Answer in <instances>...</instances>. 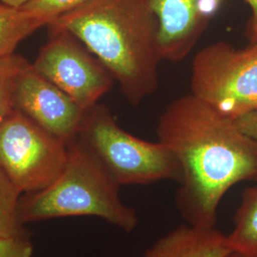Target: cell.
Segmentation results:
<instances>
[{
  "label": "cell",
  "instance_id": "1",
  "mask_svg": "<svg viewBox=\"0 0 257 257\" xmlns=\"http://www.w3.org/2000/svg\"><path fill=\"white\" fill-rule=\"evenodd\" d=\"M157 138L182 168L175 205L187 224L216 227L227 192L241 182H257L256 140L192 92L166 107Z\"/></svg>",
  "mask_w": 257,
  "mask_h": 257
},
{
  "label": "cell",
  "instance_id": "2",
  "mask_svg": "<svg viewBox=\"0 0 257 257\" xmlns=\"http://www.w3.org/2000/svg\"><path fill=\"white\" fill-rule=\"evenodd\" d=\"M50 31L78 38L138 106L158 87V22L144 0H87L55 19Z\"/></svg>",
  "mask_w": 257,
  "mask_h": 257
},
{
  "label": "cell",
  "instance_id": "3",
  "mask_svg": "<svg viewBox=\"0 0 257 257\" xmlns=\"http://www.w3.org/2000/svg\"><path fill=\"white\" fill-rule=\"evenodd\" d=\"M68 148L67 163L55 181L42 191L21 195L19 214L22 224L93 216L128 233L136 230L138 211L122 201L119 184L78 137Z\"/></svg>",
  "mask_w": 257,
  "mask_h": 257
},
{
  "label": "cell",
  "instance_id": "4",
  "mask_svg": "<svg viewBox=\"0 0 257 257\" xmlns=\"http://www.w3.org/2000/svg\"><path fill=\"white\" fill-rule=\"evenodd\" d=\"M78 138L120 186L181 181L182 168L170 148L126 132L99 103L86 111Z\"/></svg>",
  "mask_w": 257,
  "mask_h": 257
},
{
  "label": "cell",
  "instance_id": "5",
  "mask_svg": "<svg viewBox=\"0 0 257 257\" xmlns=\"http://www.w3.org/2000/svg\"><path fill=\"white\" fill-rule=\"evenodd\" d=\"M191 92L233 120L257 110V42L235 48L219 41L193 58Z\"/></svg>",
  "mask_w": 257,
  "mask_h": 257
},
{
  "label": "cell",
  "instance_id": "6",
  "mask_svg": "<svg viewBox=\"0 0 257 257\" xmlns=\"http://www.w3.org/2000/svg\"><path fill=\"white\" fill-rule=\"evenodd\" d=\"M69 148L19 110L0 124V168L19 191L37 193L62 173Z\"/></svg>",
  "mask_w": 257,
  "mask_h": 257
},
{
  "label": "cell",
  "instance_id": "7",
  "mask_svg": "<svg viewBox=\"0 0 257 257\" xmlns=\"http://www.w3.org/2000/svg\"><path fill=\"white\" fill-rule=\"evenodd\" d=\"M32 67L87 111L110 91L114 79L82 42L65 31H50Z\"/></svg>",
  "mask_w": 257,
  "mask_h": 257
},
{
  "label": "cell",
  "instance_id": "8",
  "mask_svg": "<svg viewBox=\"0 0 257 257\" xmlns=\"http://www.w3.org/2000/svg\"><path fill=\"white\" fill-rule=\"evenodd\" d=\"M14 106L40 127L70 143L79 136L86 111L29 64L19 77Z\"/></svg>",
  "mask_w": 257,
  "mask_h": 257
},
{
  "label": "cell",
  "instance_id": "9",
  "mask_svg": "<svg viewBox=\"0 0 257 257\" xmlns=\"http://www.w3.org/2000/svg\"><path fill=\"white\" fill-rule=\"evenodd\" d=\"M156 16L162 59L179 62L191 54L222 0H144Z\"/></svg>",
  "mask_w": 257,
  "mask_h": 257
},
{
  "label": "cell",
  "instance_id": "10",
  "mask_svg": "<svg viewBox=\"0 0 257 257\" xmlns=\"http://www.w3.org/2000/svg\"><path fill=\"white\" fill-rule=\"evenodd\" d=\"M227 234L214 228L182 224L154 242L139 257H224Z\"/></svg>",
  "mask_w": 257,
  "mask_h": 257
},
{
  "label": "cell",
  "instance_id": "11",
  "mask_svg": "<svg viewBox=\"0 0 257 257\" xmlns=\"http://www.w3.org/2000/svg\"><path fill=\"white\" fill-rule=\"evenodd\" d=\"M232 222L233 228L227 234L230 249L257 257V186L243 191Z\"/></svg>",
  "mask_w": 257,
  "mask_h": 257
},
{
  "label": "cell",
  "instance_id": "12",
  "mask_svg": "<svg viewBox=\"0 0 257 257\" xmlns=\"http://www.w3.org/2000/svg\"><path fill=\"white\" fill-rule=\"evenodd\" d=\"M49 24L44 17L0 3V58L14 55L24 39Z\"/></svg>",
  "mask_w": 257,
  "mask_h": 257
},
{
  "label": "cell",
  "instance_id": "13",
  "mask_svg": "<svg viewBox=\"0 0 257 257\" xmlns=\"http://www.w3.org/2000/svg\"><path fill=\"white\" fill-rule=\"evenodd\" d=\"M22 193L0 168V236L28 237L19 219V206Z\"/></svg>",
  "mask_w": 257,
  "mask_h": 257
},
{
  "label": "cell",
  "instance_id": "14",
  "mask_svg": "<svg viewBox=\"0 0 257 257\" xmlns=\"http://www.w3.org/2000/svg\"><path fill=\"white\" fill-rule=\"evenodd\" d=\"M28 64L23 56L16 54L0 58V124L15 110L16 86Z\"/></svg>",
  "mask_w": 257,
  "mask_h": 257
},
{
  "label": "cell",
  "instance_id": "15",
  "mask_svg": "<svg viewBox=\"0 0 257 257\" xmlns=\"http://www.w3.org/2000/svg\"><path fill=\"white\" fill-rule=\"evenodd\" d=\"M85 1L87 0H31L21 9L46 18L51 24L55 19L80 6Z\"/></svg>",
  "mask_w": 257,
  "mask_h": 257
},
{
  "label": "cell",
  "instance_id": "16",
  "mask_svg": "<svg viewBox=\"0 0 257 257\" xmlns=\"http://www.w3.org/2000/svg\"><path fill=\"white\" fill-rule=\"evenodd\" d=\"M34 247L29 237L0 236V257H33Z\"/></svg>",
  "mask_w": 257,
  "mask_h": 257
},
{
  "label": "cell",
  "instance_id": "17",
  "mask_svg": "<svg viewBox=\"0 0 257 257\" xmlns=\"http://www.w3.org/2000/svg\"><path fill=\"white\" fill-rule=\"evenodd\" d=\"M232 121L243 134L257 141V110L244 113Z\"/></svg>",
  "mask_w": 257,
  "mask_h": 257
},
{
  "label": "cell",
  "instance_id": "18",
  "mask_svg": "<svg viewBox=\"0 0 257 257\" xmlns=\"http://www.w3.org/2000/svg\"><path fill=\"white\" fill-rule=\"evenodd\" d=\"M245 1L248 4L251 13L246 28V37L248 38V43H255L257 42V0Z\"/></svg>",
  "mask_w": 257,
  "mask_h": 257
},
{
  "label": "cell",
  "instance_id": "19",
  "mask_svg": "<svg viewBox=\"0 0 257 257\" xmlns=\"http://www.w3.org/2000/svg\"><path fill=\"white\" fill-rule=\"evenodd\" d=\"M31 0H0V3H2L4 5H7L9 7L21 9L22 7H24Z\"/></svg>",
  "mask_w": 257,
  "mask_h": 257
},
{
  "label": "cell",
  "instance_id": "20",
  "mask_svg": "<svg viewBox=\"0 0 257 257\" xmlns=\"http://www.w3.org/2000/svg\"><path fill=\"white\" fill-rule=\"evenodd\" d=\"M224 257H254V256H249V255H247V254H243V253H240V252H237V251H230L228 254H226Z\"/></svg>",
  "mask_w": 257,
  "mask_h": 257
}]
</instances>
